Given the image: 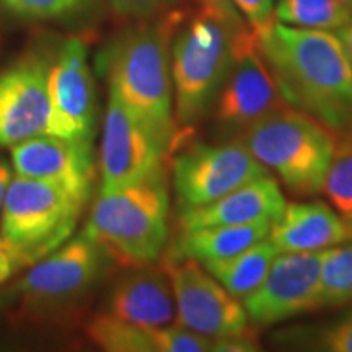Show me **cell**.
I'll return each instance as SVG.
<instances>
[{"mask_svg":"<svg viewBox=\"0 0 352 352\" xmlns=\"http://www.w3.org/2000/svg\"><path fill=\"white\" fill-rule=\"evenodd\" d=\"M259 47L290 108L338 138L352 132V65L336 33L276 21Z\"/></svg>","mask_w":352,"mask_h":352,"instance_id":"cell-1","label":"cell"},{"mask_svg":"<svg viewBox=\"0 0 352 352\" xmlns=\"http://www.w3.org/2000/svg\"><path fill=\"white\" fill-rule=\"evenodd\" d=\"M179 13L144 21L118 34L104 47L100 64L109 91L160 135L171 148L179 134L175 121L170 41Z\"/></svg>","mask_w":352,"mask_h":352,"instance_id":"cell-2","label":"cell"},{"mask_svg":"<svg viewBox=\"0 0 352 352\" xmlns=\"http://www.w3.org/2000/svg\"><path fill=\"white\" fill-rule=\"evenodd\" d=\"M241 32H233L201 10L189 19L179 16L170 46L176 127L192 129L212 111Z\"/></svg>","mask_w":352,"mask_h":352,"instance_id":"cell-3","label":"cell"},{"mask_svg":"<svg viewBox=\"0 0 352 352\" xmlns=\"http://www.w3.org/2000/svg\"><path fill=\"white\" fill-rule=\"evenodd\" d=\"M168 189L164 171L96 197L83 232L126 266L153 264L168 239Z\"/></svg>","mask_w":352,"mask_h":352,"instance_id":"cell-4","label":"cell"},{"mask_svg":"<svg viewBox=\"0 0 352 352\" xmlns=\"http://www.w3.org/2000/svg\"><path fill=\"white\" fill-rule=\"evenodd\" d=\"M333 135L321 122L287 107L239 139L292 195L310 197L323 191L336 147Z\"/></svg>","mask_w":352,"mask_h":352,"instance_id":"cell-5","label":"cell"},{"mask_svg":"<svg viewBox=\"0 0 352 352\" xmlns=\"http://www.w3.org/2000/svg\"><path fill=\"white\" fill-rule=\"evenodd\" d=\"M83 206L57 184L16 175L3 201L0 233L30 267L70 239Z\"/></svg>","mask_w":352,"mask_h":352,"instance_id":"cell-6","label":"cell"},{"mask_svg":"<svg viewBox=\"0 0 352 352\" xmlns=\"http://www.w3.org/2000/svg\"><path fill=\"white\" fill-rule=\"evenodd\" d=\"M270 175L240 139L195 144L176 155L171 182L178 210L204 208L246 183Z\"/></svg>","mask_w":352,"mask_h":352,"instance_id":"cell-7","label":"cell"},{"mask_svg":"<svg viewBox=\"0 0 352 352\" xmlns=\"http://www.w3.org/2000/svg\"><path fill=\"white\" fill-rule=\"evenodd\" d=\"M271 69L261 54L259 39L246 28L236 36L235 56L214 103L217 126L239 139L280 109L287 108Z\"/></svg>","mask_w":352,"mask_h":352,"instance_id":"cell-8","label":"cell"},{"mask_svg":"<svg viewBox=\"0 0 352 352\" xmlns=\"http://www.w3.org/2000/svg\"><path fill=\"white\" fill-rule=\"evenodd\" d=\"M168 144L109 91L101 142V191L138 184L160 173Z\"/></svg>","mask_w":352,"mask_h":352,"instance_id":"cell-9","label":"cell"},{"mask_svg":"<svg viewBox=\"0 0 352 352\" xmlns=\"http://www.w3.org/2000/svg\"><path fill=\"white\" fill-rule=\"evenodd\" d=\"M165 270L173 287L176 318L182 327L215 340L250 331L243 303L199 261L168 258Z\"/></svg>","mask_w":352,"mask_h":352,"instance_id":"cell-10","label":"cell"},{"mask_svg":"<svg viewBox=\"0 0 352 352\" xmlns=\"http://www.w3.org/2000/svg\"><path fill=\"white\" fill-rule=\"evenodd\" d=\"M324 252L279 253L270 272L243 307L253 327L267 328L321 308Z\"/></svg>","mask_w":352,"mask_h":352,"instance_id":"cell-11","label":"cell"},{"mask_svg":"<svg viewBox=\"0 0 352 352\" xmlns=\"http://www.w3.org/2000/svg\"><path fill=\"white\" fill-rule=\"evenodd\" d=\"M109 254L82 232L30 266L16 290L34 305H63L88 292L107 270Z\"/></svg>","mask_w":352,"mask_h":352,"instance_id":"cell-12","label":"cell"},{"mask_svg":"<svg viewBox=\"0 0 352 352\" xmlns=\"http://www.w3.org/2000/svg\"><path fill=\"white\" fill-rule=\"evenodd\" d=\"M51 100L50 134L91 142L96 127V88L88 65L87 46L70 38L47 67Z\"/></svg>","mask_w":352,"mask_h":352,"instance_id":"cell-13","label":"cell"},{"mask_svg":"<svg viewBox=\"0 0 352 352\" xmlns=\"http://www.w3.org/2000/svg\"><path fill=\"white\" fill-rule=\"evenodd\" d=\"M47 67L50 64L41 57L28 56L0 72V145L3 147L50 134Z\"/></svg>","mask_w":352,"mask_h":352,"instance_id":"cell-14","label":"cell"},{"mask_svg":"<svg viewBox=\"0 0 352 352\" xmlns=\"http://www.w3.org/2000/svg\"><path fill=\"white\" fill-rule=\"evenodd\" d=\"M13 171L57 184L83 204L91 192L95 162L91 142L43 134L12 147Z\"/></svg>","mask_w":352,"mask_h":352,"instance_id":"cell-15","label":"cell"},{"mask_svg":"<svg viewBox=\"0 0 352 352\" xmlns=\"http://www.w3.org/2000/svg\"><path fill=\"white\" fill-rule=\"evenodd\" d=\"M104 311L139 327L171 324L176 318V305L168 272L152 264L132 266L109 290Z\"/></svg>","mask_w":352,"mask_h":352,"instance_id":"cell-16","label":"cell"},{"mask_svg":"<svg viewBox=\"0 0 352 352\" xmlns=\"http://www.w3.org/2000/svg\"><path fill=\"white\" fill-rule=\"evenodd\" d=\"M270 240L279 253L324 252L351 241L352 227L324 202H292L272 222Z\"/></svg>","mask_w":352,"mask_h":352,"instance_id":"cell-17","label":"cell"},{"mask_svg":"<svg viewBox=\"0 0 352 352\" xmlns=\"http://www.w3.org/2000/svg\"><path fill=\"white\" fill-rule=\"evenodd\" d=\"M285 199L279 183L271 175L246 183L204 208L182 210V230L212 226H241L258 220H274L283 214Z\"/></svg>","mask_w":352,"mask_h":352,"instance_id":"cell-18","label":"cell"},{"mask_svg":"<svg viewBox=\"0 0 352 352\" xmlns=\"http://www.w3.org/2000/svg\"><path fill=\"white\" fill-rule=\"evenodd\" d=\"M271 226L272 220H258L241 226H212L182 230L170 258L208 263L235 256L270 236Z\"/></svg>","mask_w":352,"mask_h":352,"instance_id":"cell-19","label":"cell"},{"mask_svg":"<svg viewBox=\"0 0 352 352\" xmlns=\"http://www.w3.org/2000/svg\"><path fill=\"white\" fill-rule=\"evenodd\" d=\"M277 254L279 250L270 240V236H266L235 256L201 264L233 297L243 302L261 285Z\"/></svg>","mask_w":352,"mask_h":352,"instance_id":"cell-20","label":"cell"},{"mask_svg":"<svg viewBox=\"0 0 352 352\" xmlns=\"http://www.w3.org/2000/svg\"><path fill=\"white\" fill-rule=\"evenodd\" d=\"M158 328L139 327L101 311L88 323L87 336L108 352H160Z\"/></svg>","mask_w":352,"mask_h":352,"instance_id":"cell-21","label":"cell"},{"mask_svg":"<svg viewBox=\"0 0 352 352\" xmlns=\"http://www.w3.org/2000/svg\"><path fill=\"white\" fill-rule=\"evenodd\" d=\"M352 16L351 3L342 0H277L276 20L303 30L336 33Z\"/></svg>","mask_w":352,"mask_h":352,"instance_id":"cell-22","label":"cell"},{"mask_svg":"<svg viewBox=\"0 0 352 352\" xmlns=\"http://www.w3.org/2000/svg\"><path fill=\"white\" fill-rule=\"evenodd\" d=\"M277 342L289 349L352 352V307L328 323L285 329L277 334Z\"/></svg>","mask_w":352,"mask_h":352,"instance_id":"cell-23","label":"cell"},{"mask_svg":"<svg viewBox=\"0 0 352 352\" xmlns=\"http://www.w3.org/2000/svg\"><path fill=\"white\" fill-rule=\"evenodd\" d=\"M347 303H352V240L324 250L321 270V308Z\"/></svg>","mask_w":352,"mask_h":352,"instance_id":"cell-24","label":"cell"},{"mask_svg":"<svg viewBox=\"0 0 352 352\" xmlns=\"http://www.w3.org/2000/svg\"><path fill=\"white\" fill-rule=\"evenodd\" d=\"M100 0H0L8 15L26 21H65L87 15Z\"/></svg>","mask_w":352,"mask_h":352,"instance_id":"cell-25","label":"cell"},{"mask_svg":"<svg viewBox=\"0 0 352 352\" xmlns=\"http://www.w3.org/2000/svg\"><path fill=\"white\" fill-rule=\"evenodd\" d=\"M323 191L342 217L352 215V132L340 135Z\"/></svg>","mask_w":352,"mask_h":352,"instance_id":"cell-26","label":"cell"},{"mask_svg":"<svg viewBox=\"0 0 352 352\" xmlns=\"http://www.w3.org/2000/svg\"><path fill=\"white\" fill-rule=\"evenodd\" d=\"M233 3L258 39L266 36L276 25L274 0H233Z\"/></svg>","mask_w":352,"mask_h":352,"instance_id":"cell-27","label":"cell"},{"mask_svg":"<svg viewBox=\"0 0 352 352\" xmlns=\"http://www.w3.org/2000/svg\"><path fill=\"white\" fill-rule=\"evenodd\" d=\"M111 10L127 20H148L173 7L178 0H108Z\"/></svg>","mask_w":352,"mask_h":352,"instance_id":"cell-28","label":"cell"},{"mask_svg":"<svg viewBox=\"0 0 352 352\" xmlns=\"http://www.w3.org/2000/svg\"><path fill=\"white\" fill-rule=\"evenodd\" d=\"M196 2L202 13L222 21L223 25H227L233 32H241V30L248 28L243 16L236 10L233 0H196Z\"/></svg>","mask_w":352,"mask_h":352,"instance_id":"cell-29","label":"cell"},{"mask_svg":"<svg viewBox=\"0 0 352 352\" xmlns=\"http://www.w3.org/2000/svg\"><path fill=\"white\" fill-rule=\"evenodd\" d=\"M23 267H28L23 256H21L19 250L0 233V284L7 283L8 279H12V277L20 270H23Z\"/></svg>","mask_w":352,"mask_h":352,"instance_id":"cell-30","label":"cell"},{"mask_svg":"<svg viewBox=\"0 0 352 352\" xmlns=\"http://www.w3.org/2000/svg\"><path fill=\"white\" fill-rule=\"evenodd\" d=\"M13 178V166L7 164L6 160H0V214H2L3 201H6V195L8 184H10Z\"/></svg>","mask_w":352,"mask_h":352,"instance_id":"cell-31","label":"cell"},{"mask_svg":"<svg viewBox=\"0 0 352 352\" xmlns=\"http://www.w3.org/2000/svg\"><path fill=\"white\" fill-rule=\"evenodd\" d=\"M336 34H338V38L341 39L342 47H344V51L347 54V59H349V63L352 65V16L341 30H338Z\"/></svg>","mask_w":352,"mask_h":352,"instance_id":"cell-32","label":"cell"},{"mask_svg":"<svg viewBox=\"0 0 352 352\" xmlns=\"http://www.w3.org/2000/svg\"><path fill=\"white\" fill-rule=\"evenodd\" d=\"M347 222H349V223H351V227H352V215H351L349 219H347Z\"/></svg>","mask_w":352,"mask_h":352,"instance_id":"cell-33","label":"cell"},{"mask_svg":"<svg viewBox=\"0 0 352 352\" xmlns=\"http://www.w3.org/2000/svg\"><path fill=\"white\" fill-rule=\"evenodd\" d=\"M342 2H346V3H351V6H352V0H342Z\"/></svg>","mask_w":352,"mask_h":352,"instance_id":"cell-34","label":"cell"},{"mask_svg":"<svg viewBox=\"0 0 352 352\" xmlns=\"http://www.w3.org/2000/svg\"><path fill=\"white\" fill-rule=\"evenodd\" d=\"M2 303H3V298H2V296H0V307H2Z\"/></svg>","mask_w":352,"mask_h":352,"instance_id":"cell-35","label":"cell"}]
</instances>
